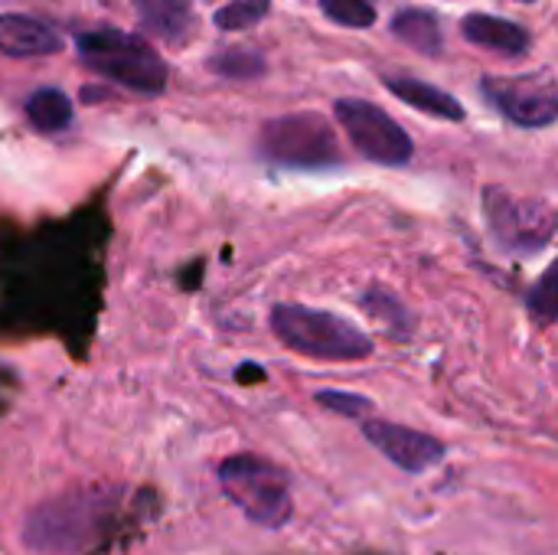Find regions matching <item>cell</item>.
<instances>
[{"label": "cell", "instance_id": "8fae6325", "mask_svg": "<svg viewBox=\"0 0 558 555\" xmlns=\"http://www.w3.org/2000/svg\"><path fill=\"white\" fill-rule=\"evenodd\" d=\"M461 29L471 43H477L490 52H500V56H520L530 49V33L523 26L490 16V13H468Z\"/></svg>", "mask_w": 558, "mask_h": 555}, {"label": "cell", "instance_id": "7a4b0ae2", "mask_svg": "<svg viewBox=\"0 0 558 555\" xmlns=\"http://www.w3.org/2000/svg\"><path fill=\"white\" fill-rule=\"evenodd\" d=\"M271 330L288 350L324 363H353L373 353V340L356 324L304 304H275Z\"/></svg>", "mask_w": 558, "mask_h": 555}, {"label": "cell", "instance_id": "8992f818", "mask_svg": "<svg viewBox=\"0 0 558 555\" xmlns=\"http://www.w3.org/2000/svg\"><path fill=\"white\" fill-rule=\"evenodd\" d=\"M484 209H487V222L497 242L517 255H533L546 249L558 229V216L549 203L513 196L497 186L484 193Z\"/></svg>", "mask_w": 558, "mask_h": 555}, {"label": "cell", "instance_id": "52a82bcc", "mask_svg": "<svg viewBox=\"0 0 558 555\" xmlns=\"http://www.w3.org/2000/svg\"><path fill=\"white\" fill-rule=\"evenodd\" d=\"M337 118L343 124V131L350 134L353 147L376 164L386 167H402L412 160V137L409 131L392 121V114H386L379 105L363 101V98H340L337 101Z\"/></svg>", "mask_w": 558, "mask_h": 555}, {"label": "cell", "instance_id": "5b68a950", "mask_svg": "<svg viewBox=\"0 0 558 555\" xmlns=\"http://www.w3.org/2000/svg\"><path fill=\"white\" fill-rule=\"evenodd\" d=\"M262 154L284 167H333L340 164V144L333 128L314 114H284L262 128Z\"/></svg>", "mask_w": 558, "mask_h": 555}, {"label": "cell", "instance_id": "30bf717a", "mask_svg": "<svg viewBox=\"0 0 558 555\" xmlns=\"http://www.w3.org/2000/svg\"><path fill=\"white\" fill-rule=\"evenodd\" d=\"M62 49V36L23 13H3L0 16V52L13 59H33V56H49Z\"/></svg>", "mask_w": 558, "mask_h": 555}, {"label": "cell", "instance_id": "4fadbf2b", "mask_svg": "<svg viewBox=\"0 0 558 555\" xmlns=\"http://www.w3.org/2000/svg\"><path fill=\"white\" fill-rule=\"evenodd\" d=\"M386 85L412 108L418 111H428L435 118H445V121H464V108L454 95H448L445 88L438 85H428V82H418V79H386Z\"/></svg>", "mask_w": 558, "mask_h": 555}, {"label": "cell", "instance_id": "9a60e30c", "mask_svg": "<svg viewBox=\"0 0 558 555\" xmlns=\"http://www.w3.org/2000/svg\"><path fill=\"white\" fill-rule=\"evenodd\" d=\"M392 33L402 36L412 49H418L425 56L441 52V26H438L435 13H428V10H402L392 20Z\"/></svg>", "mask_w": 558, "mask_h": 555}, {"label": "cell", "instance_id": "7c38bea8", "mask_svg": "<svg viewBox=\"0 0 558 555\" xmlns=\"http://www.w3.org/2000/svg\"><path fill=\"white\" fill-rule=\"evenodd\" d=\"M134 7H137L144 29L167 43H183L193 33V3L190 0H134Z\"/></svg>", "mask_w": 558, "mask_h": 555}, {"label": "cell", "instance_id": "7402d4cb", "mask_svg": "<svg viewBox=\"0 0 558 555\" xmlns=\"http://www.w3.org/2000/svg\"><path fill=\"white\" fill-rule=\"evenodd\" d=\"M520 3H533V0H520Z\"/></svg>", "mask_w": 558, "mask_h": 555}, {"label": "cell", "instance_id": "e0dca14e", "mask_svg": "<svg viewBox=\"0 0 558 555\" xmlns=\"http://www.w3.org/2000/svg\"><path fill=\"white\" fill-rule=\"evenodd\" d=\"M320 10L333 23L353 26V29H363V26L376 23V3L373 0H320Z\"/></svg>", "mask_w": 558, "mask_h": 555}, {"label": "cell", "instance_id": "44dd1931", "mask_svg": "<svg viewBox=\"0 0 558 555\" xmlns=\"http://www.w3.org/2000/svg\"><path fill=\"white\" fill-rule=\"evenodd\" d=\"M363 304H366L379 321L392 324V330H396V334L402 330V317H405V311H402V304H399V301H392L386 291H369V294L363 298Z\"/></svg>", "mask_w": 558, "mask_h": 555}, {"label": "cell", "instance_id": "277c9868", "mask_svg": "<svg viewBox=\"0 0 558 555\" xmlns=\"http://www.w3.org/2000/svg\"><path fill=\"white\" fill-rule=\"evenodd\" d=\"M78 56L88 69L98 75L141 92V95H160L167 85V62L154 46L144 39L121 33V29H95L78 36Z\"/></svg>", "mask_w": 558, "mask_h": 555}, {"label": "cell", "instance_id": "2e32d148", "mask_svg": "<svg viewBox=\"0 0 558 555\" xmlns=\"http://www.w3.org/2000/svg\"><path fill=\"white\" fill-rule=\"evenodd\" d=\"M526 307L539 324H556L558 321V258L546 268V275L530 288Z\"/></svg>", "mask_w": 558, "mask_h": 555}, {"label": "cell", "instance_id": "9c48e42d", "mask_svg": "<svg viewBox=\"0 0 558 555\" xmlns=\"http://www.w3.org/2000/svg\"><path fill=\"white\" fill-rule=\"evenodd\" d=\"M363 435L383 458H389L396 468H402L409 474H425L428 468H435L445 458V445L438 438L405 429V425H396V422L366 419Z\"/></svg>", "mask_w": 558, "mask_h": 555}, {"label": "cell", "instance_id": "6da1fadb", "mask_svg": "<svg viewBox=\"0 0 558 555\" xmlns=\"http://www.w3.org/2000/svg\"><path fill=\"white\" fill-rule=\"evenodd\" d=\"M111 504L114 500L98 487H75L56 494L29 510L23 523V543L33 553L75 555L98 536Z\"/></svg>", "mask_w": 558, "mask_h": 555}, {"label": "cell", "instance_id": "5bb4252c", "mask_svg": "<svg viewBox=\"0 0 558 555\" xmlns=\"http://www.w3.org/2000/svg\"><path fill=\"white\" fill-rule=\"evenodd\" d=\"M26 118L43 134L65 131L72 124V101L59 88H39L26 98Z\"/></svg>", "mask_w": 558, "mask_h": 555}, {"label": "cell", "instance_id": "ba28073f", "mask_svg": "<svg viewBox=\"0 0 558 555\" xmlns=\"http://www.w3.org/2000/svg\"><path fill=\"white\" fill-rule=\"evenodd\" d=\"M487 101L520 128H546L558 118V88L546 72L517 79H484Z\"/></svg>", "mask_w": 558, "mask_h": 555}, {"label": "cell", "instance_id": "3957f363", "mask_svg": "<svg viewBox=\"0 0 558 555\" xmlns=\"http://www.w3.org/2000/svg\"><path fill=\"white\" fill-rule=\"evenodd\" d=\"M219 484L232 507L255 527L278 530L291 520V481L278 464L258 455H232L219 464Z\"/></svg>", "mask_w": 558, "mask_h": 555}, {"label": "cell", "instance_id": "ac0fdd59", "mask_svg": "<svg viewBox=\"0 0 558 555\" xmlns=\"http://www.w3.org/2000/svg\"><path fill=\"white\" fill-rule=\"evenodd\" d=\"M271 0H229L222 10H216L219 29H248L268 13Z\"/></svg>", "mask_w": 558, "mask_h": 555}, {"label": "cell", "instance_id": "d6986e66", "mask_svg": "<svg viewBox=\"0 0 558 555\" xmlns=\"http://www.w3.org/2000/svg\"><path fill=\"white\" fill-rule=\"evenodd\" d=\"M317 402L350 422H366L373 419V402L366 396H356V393H333V389H324L317 393Z\"/></svg>", "mask_w": 558, "mask_h": 555}, {"label": "cell", "instance_id": "ffe728a7", "mask_svg": "<svg viewBox=\"0 0 558 555\" xmlns=\"http://www.w3.org/2000/svg\"><path fill=\"white\" fill-rule=\"evenodd\" d=\"M213 69H216L219 75H232V79H255V75L265 72V59H262L258 52L239 49V52H222V56H216V59H213Z\"/></svg>", "mask_w": 558, "mask_h": 555}]
</instances>
